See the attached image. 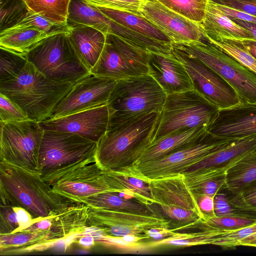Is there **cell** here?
Listing matches in <instances>:
<instances>
[{"instance_id":"6da1fadb","label":"cell","mask_w":256,"mask_h":256,"mask_svg":"<svg viewBox=\"0 0 256 256\" xmlns=\"http://www.w3.org/2000/svg\"><path fill=\"white\" fill-rule=\"evenodd\" d=\"M0 204L25 210L33 220L60 214L79 203L56 194L38 172L0 162Z\"/></svg>"},{"instance_id":"7a4b0ae2","label":"cell","mask_w":256,"mask_h":256,"mask_svg":"<svg viewBox=\"0 0 256 256\" xmlns=\"http://www.w3.org/2000/svg\"><path fill=\"white\" fill-rule=\"evenodd\" d=\"M160 114L153 112L108 128L97 142V164L106 170L132 166L152 143Z\"/></svg>"},{"instance_id":"3957f363","label":"cell","mask_w":256,"mask_h":256,"mask_svg":"<svg viewBox=\"0 0 256 256\" xmlns=\"http://www.w3.org/2000/svg\"><path fill=\"white\" fill-rule=\"evenodd\" d=\"M73 84L48 78L28 61L16 78L0 83V93L17 104L30 120L40 122L52 118Z\"/></svg>"},{"instance_id":"277c9868","label":"cell","mask_w":256,"mask_h":256,"mask_svg":"<svg viewBox=\"0 0 256 256\" xmlns=\"http://www.w3.org/2000/svg\"><path fill=\"white\" fill-rule=\"evenodd\" d=\"M97 142L68 132L46 130L39 154L38 172L48 182L96 162Z\"/></svg>"},{"instance_id":"5b68a950","label":"cell","mask_w":256,"mask_h":256,"mask_svg":"<svg viewBox=\"0 0 256 256\" xmlns=\"http://www.w3.org/2000/svg\"><path fill=\"white\" fill-rule=\"evenodd\" d=\"M166 96L148 74L116 80L107 103L108 128L153 112H160Z\"/></svg>"},{"instance_id":"8992f818","label":"cell","mask_w":256,"mask_h":256,"mask_svg":"<svg viewBox=\"0 0 256 256\" xmlns=\"http://www.w3.org/2000/svg\"><path fill=\"white\" fill-rule=\"evenodd\" d=\"M88 206L82 203L44 218L10 234V242L19 254L43 251L60 240L81 234L88 228Z\"/></svg>"},{"instance_id":"52a82bcc","label":"cell","mask_w":256,"mask_h":256,"mask_svg":"<svg viewBox=\"0 0 256 256\" xmlns=\"http://www.w3.org/2000/svg\"><path fill=\"white\" fill-rule=\"evenodd\" d=\"M219 110L194 90L168 94L152 142L178 131L198 126L208 129Z\"/></svg>"},{"instance_id":"ba28073f","label":"cell","mask_w":256,"mask_h":256,"mask_svg":"<svg viewBox=\"0 0 256 256\" xmlns=\"http://www.w3.org/2000/svg\"><path fill=\"white\" fill-rule=\"evenodd\" d=\"M68 33L56 34L46 38L25 56L48 78L58 82L74 84L90 72L75 54Z\"/></svg>"},{"instance_id":"9c48e42d","label":"cell","mask_w":256,"mask_h":256,"mask_svg":"<svg viewBox=\"0 0 256 256\" xmlns=\"http://www.w3.org/2000/svg\"><path fill=\"white\" fill-rule=\"evenodd\" d=\"M172 46L212 68L236 91L240 102L256 103V74L209 42L174 44Z\"/></svg>"},{"instance_id":"30bf717a","label":"cell","mask_w":256,"mask_h":256,"mask_svg":"<svg viewBox=\"0 0 256 256\" xmlns=\"http://www.w3.org/2000/svg\"><path fill=\"white\" fill-rule=\"evenodd\" d=\"M235 140L218 137L208 132L199 140L162 158L127 168L139 178L148 181L182 174Z\"/></svg>"},{"instance_id":"8fae6325","label":"cell","mask_w":256,"mask_h":256,"mask_svg":"<svg viewBox=\"0 0 256 256\" xmlns=\"http://www.w3.org/2000/svg\"><path fill=\"white\" fill-rule=\"evenodd\" d=\"M0 123V162L38 172V154L44 130L28 120Z\"/></svg>"},{"instance_id":"7c38bea8","label":"cell","mask_w":256,"mask_h":256,"mask_svg":"<svg viewBox=\"0 0 256 256\" xmlns=\"http://www.w3.org/2000/svg\"><path fill=\"white\" fill-rule=\"evenodd\" d=\"M148 53L108 34L102 52L90 73L116 80L147 74Z\"/></svg>"},{"instance_id":"4fadbf2b","label":"cell","mask_w":256,"mask_h":256,"mask_svg":"<svg viewBox=\"0 0 256 256\" xmlns=\"http://www.w3.org/2000/svg\"><path fill=\"white\" fill-rule=\"evenodd\" d=\"M170 225L168 220L155 213L140 214L88 206V228H94L104 238L132 235L148 240L150 239L147 234L149 230L168 229Z\"/></svg>"},{"instance_id":"5bb4252c","label":"cell","mask_w":256,"mask_h":256,"mask_svg":"<svg viewBox=\"0 0 256 256\" xmlns=\"http://www.w3.org/2000/svg\"><path fill=\"white\" fill-rule=\"evenodd\" d=\"M172 52L184 66L194 90L220 109L240 102L234 89L204 63L174 46Z\"/></svg>"},{"instance_id":"9a60e30c","label":"cell","mask_w":256,"mask_h":256,"mask_svg":"<svg viewBox=\"0 0 256 256\" xmlns=\"http://www.w3.org/2000/svg\"><path fill=\"white\" fill-rule=\"evenodd\" d=\"M116 80L90 74L74 84L56 105L50 118L107 104Z\"/></svg>"},{"instance_id":"2e32d148","label":"cell","mask_w":256,"mask_h":256,"mask_svg":"<svg viewBox=\"0 0 256 256\" xmlns=\"http://www.w3.org/2000/svg\"><path fill=\"white\" fill-rule=\"evenodd\" d=\"M59 195L80 202L82 198L111 190L108 182L107 170L95 162L86 164L47 182Z\"/></svg>"},{"instance_id":"e0dca14e","label":"cell","mask_w":256,"mask_h":256,"mask_svg":"<svg viewBox=\"0 0 256 256\" xmlns=\"http://www.w3.org/2000/svg\"><path fill=\"white\" fill-rule=\"evenodd\" d=\"M141 15L178 44L200 42L204 35L199 24L168 9L155 0H143Z\"/></svg>"},{"instance_id":"ac0fdd59","label":"cell","mask_w":256,"mask_h":256,"mask_svg":"<svg viewBox=\"0 0 256 256\" xmlns=\"http://www.w3.org/2000/svg\"><path fill=\"white\" fill-rule=\"evenodd\" d=\"M107 104L40 122L44 130L71 132L98 142L108 130Z\"/></svg>"},{"instance_id":"d6986e66","label":"cell","mask_w":256,"mask_h":256,"mask_svg":"<svg viewBox=\"0 0 256 256\" xmlns=\"http://www.w3.org/2000/svg\"><path fill=\"white\" fill-rule=\"evenodd\" d=\"M207 130L214 136L231 139L256 135V103L240 102L220 109Z\"/></svg>"},{"instance_id":"ffe728a7","label":"cell","mask_w":256,"mask_h":256,"mask_svg":"<svg viewBox=\"0 0 256 256\" xmlns=\"http://www.w3.org/2000/svg\"><path fill=\"white\" fill-rule=\"evenodd\" d=\"M149 184L154 202L162 210H184L200 214L196 198L183 174L150 180Z\"/></svg>"},{"instance_id":"44dd1931","label":"cell","mask_w":256,"mask_h":256,"mask_svg":"<svg viewBox=\"0 0 256 256\" xmlns=\"http://www.w3.org/2000/svg\"><path fill=\"white\" fill-rule=\"evenodd\" d=\"M148 74L167 95L194 90L184 64L172 54L149 52Z\"/></svg>"},{"instance_id":"7402d4cb","label":"cell","mask_w":256,"mask_h":256,"mask_svg":"<svg viewBox=\"0 0 256 256\" xmlns=\"http://www.w3.org/2000/svg\"><path fill=\"white\" fill-rule=\"evenodd\" d=\"M70 27L68 37L76 56L90 72L104 46L106 34L92 27L67 22Z\"/></svg>"},{"instance_id":"603a6c76","label":"cell","mask_w":256,"mask_h":256,"mask_svg":"<svg viewBox=\"0 0 256 256\" xmlns=\"http://www.w3.org/2000/svg\"><path fill=\"white\" fill-rule=\"evenodd\" d=\"M198 24L208 40L226 38L240 41L254 40L247 30L234 22L216 4L210 0L205 18Z\"/></svg>"},{"instance_id":"cb8c5ba5","label":"cell","mask_w":256,"mask_h":256,"mask_svg":"<svg viewBox=\"0 0 256 256\" xmlns=\"http://www.w3.org/2000/svg\"><path fill=\"white\" fill-rule=\"evenodd\" d=\"M208 132L206 128L198 126L172 133L152 142L132 166L162 158L199 140Z\"/></svg>"},{"instance_id":"d4e9b609","label":"cell","mask_w":256,"mask_h":256,"mask_svg":"<svg viewBox=\"0 0 256 256\" xmlns=\"http://www.w3.org/2000/svg\"><path fill=\"white\" fill-rule=\"evenodd\" d=\"M255 150L256 135L236 139L228 146L196 164L186 172L204 168H224L227 170L240 158Z\"/></svg>"},{"instance_id":"484cf974","label":"cell","mask_w":256,"mask_h":256,"mask_svg":"<svg viewBox=\"0 0 256 256\" xmlns=\"http://www.w3.org/2000/svg\"><path fill=\"white\" fill-rule=\"evenodd\" d=\"M107 174L108 186L113 192L123 193L148 206L154 204L149 181L139 178L126 168L107 170Z\"/></svg>"},{"instance_id":"4316f807","label":"cell","mask_w":256,"mask_h":256,"mask_svg":"<svg viewBox=\"0 0 256 256\" xmlns=\"http://www.w3.org/2000/svg\"><path fill=\"white\" fill-rule=\"evenodd\" d=\"M56 34L32 27L4 30L0 34V48L25 56L44 40Z\"/></svg>"},{"instance_id":"83f0119b","label":"cell","mask_w":256,"mask_h":256,"mask_svg":"<svg viewBox=\"0 0 256 256\" xmlns=\"http://www.w3.org/2000/svg\"><path fill=\"white\" fill-rule=\"evenodd\" d=\"M80 202L88 206L136 213L154 214L150 206L118 192H106L82 198Z\"/></svg>"},{"instance_id":"f1b7e54d","label":"cell","mask_w":256,"mask_h":256,"mask_svg":"<svg viewBox=\"0 0 256 256\" xmlns=\"http://www.w3.org/2000/svg\"><path fill=\"white\" fill-rule=\"evenodd\" d=\"M226 170L223 168L202 169L186 172L184 178L194 194L214 198L226 187Z\"/></svg>"},{"instance_id":"f546056e","label":"cell","mask_w":256,"mask_h":256,"mask_svg":"<svg viewBox=\"0 0 256 256\" xmlns=\"http://www.w3.org/2000/svg\"><path fill=\"white\" fill-rule=\"evenodd\" d=\"M97 8L109 18L136 32L160 42L172 43L166 34L142 16L122 10Z\"/></svg>"},{"instance_id":"4dcf8cb0","label":"cell","mask_w":256,"mask_h":256,"mask_svg":"<svg viewBox=\"0 0 256 256\" xmlns=\"http://www.w3.org/2000/svg\"><path fill=\"white\" fill-rule=\"evenodd\" d=\"M226 178V188L233 194L256 180V150L244 155L227 169Z\"/></svg>"},{"instance_id":"1f68e13d","label":"cell","mask_w":256,"mask_h":256,"mask_svg":"<svg viewBox=\"0 0 256 256\" xmlns=\"http://www.w3.org/2000/svg\"><path fill=\"white\" fill-rule=\"evenodd\" d=\"M202 231L192 233H176L162 239L150 241L152 249L162 246H192L212 244L218 238L232 230L204 228Z\"/></svg>"},{"instance_id":"d6a6232c","label":"cell","mask_w":256,"mask_h":256,"mask_svg":"<svg viewBox=\"0 0 256 256\" xmlns=\"http://www.w3.org/2000/svg\"><path fill=\"white\" fill-rule=\"evenodd\" d=\"M28 9L48 20L67 24L70 0H23Z\"/></svg>"},{"instance_id":"836d02e7","label":"cell","mask_w":256,"mask_h":256,"mask_svg":"<svg viewBox=\"0 0 256 256\" xmlns=\"http://www.w3.org/2000/svg\"><path fill=\"white\" fill-rule=\"evenodd\" d=\"M33 222L24 209L0 204V234L16 232L30 226Z\"/></svg>"},{"instance_id":"e575fe53","label":"cell","mask_w":256,"mask_h":256,"mask_svg":"<svg viewBox=\"0 0 256 256\" xmlns=\"http://www.w3.org/2000/svg\"><path fill=\"white\" fill-rule=\"evenodd\" d=\"M168 9L197 24L205 18L208 0H155Z\"/></svg>"},{"instance_id":"d590c367","label":"cell","mask_w":256,"mask_h":256,"mask_svg":"<svg viewBox=\"0 0 256 256\" xmlns=\"http://www.w3.org/2000/svg\"><path fill=\"white\" fill-rule=\"evenodd\" d=\"M206 40L256 74V58L246 50L241 41L226 38Z\"/></svg>"},{"instance_id":"8d00e7d4","label":"cell","mask_w":256,"mask_h":256,"mask_svg":"<svg viewBox=\"0 0 256 256\" xmlns=\"http://www.w3.org/2000/svg\"><path fill=\"white\" fill-rule=\"evenodd\" d=\"M256 223V216L245 213L240 215L216 217L200 221L196 228L234 230Z\"/></svg>"},{"instance_id":"74e56055","label":"cell","mask_w":256,"mask_h":256,"mask_svg":"<svg viewBox=\"0 0 256 256\" xmlns=\"http://www.w3.org/2000/svg\"><path fill=\"white\" fill-rule=\"evenodd\" d=\"M28 10L23 0H0V32L18 23Z\"/></svg>"},{"instance_id":"f35d334b","label":"cell","mask_w":256,"mask_h":256,"mask_svg":"<svg viewBox=\"0 0 256 256\" xmlns=\"http://www.w3.org/2000/svg\"><path fill=\"white\" fill-rule=\"evenodd\" d=\"M0 83L16 78L28 60L24 56L0 48Z\"/></svg>"},{"instance_id":"ab89813d","label":"cell","mask_w":256,"mask_h":256,"mask_svg":"<svg viewBox=\"0 0 256 256\" xmlns=\"http://www.w3.org/2000/svg\"><path fill=\"white\" fill-rule=\"evenodd\" d=\"M32 27L48 32L68 33L70 30L68 24H60L52 22L29 10L25 17L13 27L5 30H10Z\"/></svg>"},{"instance_id":"60d3db41","label":"cell","mask_w":256,"mask_h":256,"mask_svg":"<svg viewBox=\"0 0 256 256\" xmlns=\"http://www.w3.org/2000/svg\"><path fill=\"white\" fill-rule=\"evenodd\" d=\"M230 198L239 210L256 216V180L251 182Z\"/></svg>"},{"instance_id":"b9f144b4","label":"cell","mask_w":256,"mask_h":256,"mask_svg":"<svg viewBox=\"0 0 256 256\" xmlns=\"http://www.w3.org/2000/svg\"><path fill=\"white\" fill-rule=\"evenodd\" d=\"M0 122L6 123L30 119L17 104L0 93Z\"/></svg>"},{"instance_id":"7bdbcfd3","label":"cell","mask_w":256,"mask_h":256,"mask_svg":"<svg viewBox=\"0 0 256 256\" xmlns=\"http://www.w3.org/2000/svg\"><path fill=\"white\" fill-rule=\"evenodd\" d=\"M96 7L130 12L142 16L140 8L143 0H84Z\"/></svg>"},{"instance_id":"ee69618b","label":"cell","mask_w":256,"mask_h":256,"mask_svg":"<svg viewBox=\"0 0 256 256\" xmlns=\"http://www.w3.org/2000/svg\"><path fill=\"white\" fill-rule=\"evenodd\" d=\"M256 232V223L244 228L232 230L218 238L212 244L224 248H235L244 238Z\"/></svg>"},{"instance_id":"f6af8a7d","label":"cell","mask_w":256,"mask_h":256,"mask_svg":"<svg viewBox=\"0 0 256 256\" xmlns=\"http://www.w3.org/2000/svg\"><path fill=\"white\" fill-rule=\"evenodd\" d=\"M214 212L216 217L237 216L246 213L236 208L224 193L216 194L214 198Z\"/></svg>"},{"instance_id":"bcb514c9","label":"cell","mask_w":256,"mask_h":256,"mask_svg":"<svg viewBox=\"0 0 256 256\" xmlns=\"http://www.w3.org/2000/svg\"><path fill=\"white\" fill-rule=\"evenodd\" d=\"M256 16V0H208Z\"/></svg>"},{"instance_id":"7dc6e473","label":"cell","mask_w":256,"mask_h":256,"mask_svg":"<svg viewBox=\"0 0 256 256\" xmlns=\"http://www.w3.org/2000/svg\"><path fill=\"white\" fill-rule=\"evenodd\" d=\"M201 216L200 221H204L216 216L214 212V198L202 194H194Z\"/></svg>"},{"instance_id":"c3c4849f","label":"cell","mask_w":256,"mask_h":256,"mask_svg":"<svg viewBox=\"0 0 256 256\" xmlns=\"http://www.w3.org/2000/svg\"><path fill=\"white\" fill-rule=\"evenodd\" d=\"M216 5L218 8L228 18H232L256 24V16L246 12L234 9L225 6L218 4H216Z\"/></svg>"},{"instance_id":"681fc988","label":"cell","mask_w":256,"mask_h":256,"mask_svg":"<svg viewBox=\"0 0 256 256\" xmlns=\"http://www.w3.org/2000/svg\"><path fill=\"white\" fill-rule=\"evenodd\" d=\"M230 18L234 22L247 30L256 40V24L232 18Z\"/></svg>"},{"instance_id":"f907efd6","label":"cell","mask_w":256,"mask_h":256,"mask_svg":"<svg viewBox=\"0 0 256 256\" xmlns=\"http://www.w3.org/2000/svg\"><path fill=\"white\" fill-rule=\"evenodd\" d=\"M256 247V232L244 238L238 243V246Z\"/></svg>"},{"instance_id":"816d5d0a","label":"cell","mask_w":256,"mask_h":256,"mask_svg":"<svg viewBox=\"0 0 256 256\" xmlns=\"http://www.w3.org/2000/svg\"><path fill=\"white\" fill-rule=\"evenodd\" d=\"M241 42L246 50L256 58V40H248Z\"/></svg>"}]
</instances>
